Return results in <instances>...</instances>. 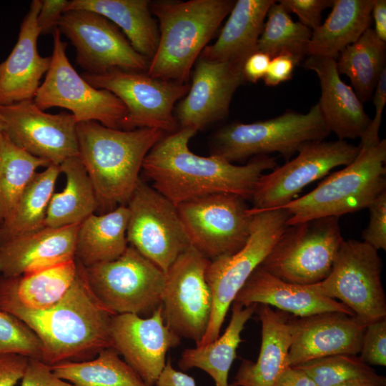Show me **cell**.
<instances>
[{"instance_id":"obj_35","label":"cell","mask_w":386,"mask_h":386,"mask_svg":"<svg viewBox=\"0 0 386 386\" xmlns=\"http://www.w3.org/2000/svg\"><path fill=\"white\" fill-rule=\"evenodd\" d=\"M76 272L77 262L72 259L18 277H6L23 306L30 310H44L65 295Z\"/></svg>"},{"instance_id":"obj_1","label":"cell","mask_w":386,"mask_h":386,"mask_svg":"<svg viewBox=\"0 0 386 386\" xmlns=\"http://www.w3.org/2000/svg\"><path fill=\"white\" fill-rule=\"evenodd\" d=\"M76 262L77 272L67 292L44 310L23 306L7 278L0 275V310L19 319L37 335L42 346L41 360L50 366L112 347L110 327L114 315L97 299L85 267Z\"/></svg>"},{"instance_id":"obj_19","label":"cell","mask_w":386,"mask_h":386,"mask_svg":"<svg viewBox=\"0 0 386 386\" xmlns=\"http://www.w3.org/2000/svg\"><path fill=\"white\" fill-rule=\"evenodd\" d=\"M112 347L139 375L146 386H155L167 352L181 342L164 323L162 306L147 317L118 314L111 322Z\"/></svg>"},{"instance_id":"obj_25","label":"cell","mask_w":386,"mask_h":386,"mask_svg":"<svg viewBox=\"0 0 386 386\" xmlns=\"http://www.w3.org/2000/svg\"><path fill=\"white\" fill-rule=\"evenodd\" d=\"M79 226L45 227L35 232L0 243V275L18 277L75 259Z\"/></svg>"},{"instance_id":"obj_30","label":"cell","mask_w":386,"mask_h":386,"mask_svg":"<svg viewBox=\"0 0 386 386\" xmlns=\"http://www.w3.org/2000/svg\"><path fill=\"white\" fill-rule=\"evenodd\" d=\"M256 307L257 304L243 306L233 302L231 319L224 333L206 345L185 349L178 362L179 368L184 371L201 369L213 379L216 386H229V372L242 342L241 333Z\"/></svg>"},{"instance_id":"obj_13","label":"cell","mask_w":386,"mask_h":386,"mask_svg":"<svg viewBox=\"0 0 386 386\" xmlns=\"http://www.w3.org/2000/svg\"><path fill=\"white\" fill-rule=\"evenodd\" d=\"M127 207L128 243L167 272L191 246L177 206L140 179Z\"/></svg>"},{"instance_id":"obj_2","label":"cell","mask_w":386,"mask_h":386,"mask_svg":"<svg viewBox=\"0 0 386 386\" xmlns=\"http://www.w3.org/2000/svg\"><path fill=\"white\" fill-rule=\"evenodd\" d=\"M197 130L179 128L165 135L146 156L142 170L153 181V187L178 204L206 195L230 193L250 199L259 177L277 167L268 155L252 157L248 163L236 165L211 154H194L189 142Z\"/></svg>"},{"instance_id":"obj_27","label":"cell","mask_w":386,"mask_h":386,"mask_svg":"<svg viewBox=\"0 0 386 386\" xmlns=\"http://www.w3.org/2000/svg\"><path fill=\"white\" fill-rule=\"evenodd\" d=\"M274 1H236L217 40L207 45L199 57L243 67L246 59L257 51L267 11Z\"/></svg>"},{"instance_id":"obj_16","label":"cell","mask_w":386,"mask_h":386,"mask_svg":"<svg viewBox=\"0 0 386 386\" xmlns=\"http://www.w3.org/2000/svg\"><path fill=\"white\" fill-rule=\"evenodd\" d=\"M359 146L346 140L316 141L307 144L297 156L257 181L251 201L250 212L276 209L297 199L312 182L327 175L332 169L353 161Z\"/></svg>"},{"instance_id":"obj_37","label":"cell","mask_w":386,"mask_h":386,"mask_svg":"<svg viewBox=\"0 0 386 386\" xmlns=\"http://www.w3.org/2000/svg\"><path fill=\"white\" fill-rule=\"evenodd\" d=\"M51 164L36 157L0 133V224L9 216L36 169Z\"/></svg>"},{"instance_id":"obj_29","label":"cell","mask_w":386,"mask_h":386,"mask_svg":"<svg viewBox=\"0 0 386 386\" xmlns=\"http://www.w3.org/2000/svg\"><path fill=\"white\" fill-rule=\"evenodd\" d=\"M374 0H333L326 20L312 31L307 56L336 59L372 22Z\"/></svg>"},{"instance_id":"obj_26","label":"cell","mask_w":386,"mask_h":386,"mask_svg":"<svg viewBox=\"0 0 386 386\" xmlns=\"http://www.w3.org/2000/svg\"><path fill=\"white\" fill-rule=\"evenodd\" d=\"M255 312L261 323L259 356L256 362L242 360L232 383L237 386H274L289 367L291 316L264 304H257Z\"/></svg>"},{"instance_id":"obj_12","label":"cell","mask_w":386,"mask_h":386,"mask_svg":"<svg viewBox=\"0 0 386 386\" xmlns=\"http://www.w3.org/2000/svg\"><path fill=\"white\" fill-rule=\"evenodd\" d=\"M83 79L96 89L113 93L126 106L122 130L157 129L174 133L179 129L173 112L175 103L186 95L190 84L151 77L145 72L113 69L102 74L84 72Z\"/></svg>"},{"instance_id":"obj_8","label":"cell","mask_w":386,"mask_h":386,"mask_svg":"<svg viewBox=\"0 0 386 386\" xmlns=\"http://www.w3.org/2000/svg\"><path fill=\"white\" fill-rule=\"evenodd\" d=\"M343 241L339 217L287 225L259 266L290 283L317 284L330 273Z\"/></svg>"},{"instance_id":"obj_43","label":"cell","mask_w":386,"mask_h":386,"mask_svg":"<svg viewBox=\"0 0 386 386\" xmlns=\"http://www.w3.org/2000/svg\"><path fill=\"white\" fill-rule=\"evenodd\" d=\"M290 13L295 14L299 21L312 31L322 23V13L331 7L333 0H279L278 1Z\"/></svg>"},{"instance_id":"obj_42","label":"cell","mask_w":386,"mask_h":386,"mask_svg":"<svg viewBox=\"0 0 386 386\" xmlns=\"http://www.w3.org/2000/svg\"><path fill=\"white\" fill-rule=\"evenodd\" d=\"M369 222L362 233L364 242L376 250L386 249V191L378 195L367 207Z\"/></svg>"},{"instance_id":"obj_24","label":"cell","mask_w":386,"mask_h":386,"mask_svg":"<svg viewBox=\"0 0 386 386\" xmlns=\"http://www.w3.org/2000/svg\"><path fill=\"white\" fill-rule=\"evenodd\" d=\"M234 302L243 306L264 304L274 307L295 317H305L322 312H337L355 315L337 300L313 290L310 285L284 281L257 267L237 293Z\"/></svg>"},{"instance_id":"obj_22","label":"cell","mask_w":386,"mask_h":386,"mask_svg":"<svg viewBox=\"0 0 386 386\" xmlns=\"http://www.w3.org/2000/svg\"><path fill=\"white\" fill-rule=\"evenodd\" d=\"M41 1L33 0L24 18L18 40L5 61L0 64V105L34 99L40 80L51 64L37 49L40 30L37 17Z\"/></svg>"},{"instance_id":"obj_52","label":"cell","mask_w":386,"mask_h":386,"mask_svg":"<svg viewBox=\"0 0 386 386\" xmlns=\"http://www.w3.org/2000/svg\"><path fill=\"white\" fill-rule=\"evenodd\" d=\"M371 15L374 20L375 33L382 41L386 42V1L374 0Z\"/></svg>"},{"instance_id":"obj_49","label":"cell","mask_w":386,"mask_h":386,"mask_svg":"<svg viewBox=\"0 0 386 386\" xmlns=\"http://www.w3.org/2000/svg\"><path fill=\"white\" fill-rule=\"evenodd\" d=\"M372 99L375 106V113L374 118L371 119L370 124L367 131L379 134L382 114L386 104V69L383 70L379 78Z\"/></svg>"},{"instance_id":"obj_32","label":"cell","mask_w":386,"mask_h":386,"mask_svg":"<svg viewBox=\"0 0 386 386\" xmlns=\"http://www.w3.org/2000/svg\"><path fill=\"white\" fill-rule=\"evenodd\" d=\"M59 168L66 185L51 198L45 219L47 227L80 224L98 209L93 184L79 157L67 159Z\"/></svg>"},{"instance_id":"obj_34","label":"cell","mask_w":386,"mask_h":386,"mask_svg":"<svg viewBox=\"0 0 386 386\" xmlns=\"http://www.w3.org/2000/svg\"><path fill=\"white\" fill-rule=\"evenodd\" d=\"M59 166L51 164L36 172L8 218L0 224V243L45 227V219L59 174Z\"/></svg>"},{"instance_id":"obj_38","label":"cell","mask_w":386,"mask_h":386,"mask_svg":"<svg viewBox=\"0 0 386 386\" xmlns=\"http://www.w3.org/2000/svg\"><path fill=\"white\" fill-rule=\"evenodd\" d=\"M259 36L257 51L271 58L286 54L299 64L308 55L312 30L300 21H295L279 2L274 1L267 14Z\"/></svg>"},{"instance_id":"obj_51","label":"cell","mask_w":386,"mask_h":386,"mask_svg":"<svg viewBox=\"0 0 386 386\" xmlns=\"http://www.w3.org/2000/svg\"><path fill=\"white\" fill-rule=\"evenodd\" d=\"M274 386H317L303 370L296 367H287Z\"/></svg>"},{"instance_id":"obj_20","label":"cell","mask_w":386,"mask_h":386,"mask_svg":"<svg viewBox=\"0 0 386 386\" xmlns=\"http://www.w3.org/2000/svg\"><path fill=\"white\" fill-rule=\"evenodd\" d=\"M193 71L192 84L174 116L179 128L199 131L228 115L234 94L245 80L242 66L199 56Z\"/></svg>"},{"instance_id":"obj_53","label":"cell","mask_w":386,"mask_h":386,"mask_svg":"<svg viewBox=\"0 0 386 386\" xmlns=\"http://www.w3.org/2000/svg\"><path fill=\"white\" fill-rule=\"evenodd\" d=\"M337 386H386V380H355L345 382Z\"/></svg>"},{"instance_id":"obj_50","label":"cell","mask_w":386,"mask_h":386,"mask_svg":"<svg viewBox=\"0 0 386 386\" xmlns=\"http://www.w3.org/2000/svg\"><path fill=\"white\" fill-rule=\"evenodd\" d=\"M155 386H197L194 379L175 370L169 360L159 375Z\"/></svg>"},{"instance_id":"obj_17","label":"cell","mask_w":386,"mask_h":386,"mask_svg":"<svg viewBox=\"0 0 386 386\" xmlns=\"http://www.w3.org/2000/svg\"><path fill=\"white\" fill-rule=\"evenodd\" d=\"M58 29L76 49V62L86 73L113 69L147 71L149 61L131 45L119 28L106 17L84 9L63 13Z\"/></svg>"},{"instance_id":"obj_28","label":"cell","mask_w":386,"mask_h":386,"mask_svg":"<svg viewBox=\"0 0 386 386\" xmlns=\"http://www.w3.org/2000/svg\"><path fill=\"white\" fill-rule=\"evenodd\" d=\"M96 12L120 28L133 48L150 61L159 44V31L148 0H71L66 11Z\"/></svg>"},{"instance_id":"obj_7","label":"cell","mask_w":386,"mask_h":386,"mask_svg":"<svg viewBox=\"0 0 386 386\" xmlns=\"http://www.w3.org/2000/svg\"><path fill=\"white\" fill-rule=\"evenodd\" d=\"M250 212L253 214L250 234L244 247L233 254L210 260L207 267L205 279L211 290L212 307L207 332L197 347L219 336L235 297L279 239L290 217L284 208Z\"/></svg>"},{"instance_id":"obj_14","label":"cell","mask_w":386,"mask_h":386,"mask_svg":"<svg viewBox=\"0 0 386 386\" xmlns=\"http://www.w3.org/2000/svg\"><path fill=\"white\" fill-rule=\"evenodd\" d=\"M177 207L191 245L210 260L233 254L249 237L253 214L239 195L212 194Z\"/></svg>"},{"instance_id":"obj_36","label":"cell","mask_w":386,"mask_h":386,"mask_svg":"<svg viewBox=\"0 0 386 386\" xmlns=\"http://www.w3.org/2000/svg\"><path fill=\"white\" fill-rule=\"evenodd\" d=\"M113 347L100 351L86 361H65L51 365L52 371L74 386H146L139 375L119 357Z\"/></svg>"},{"instance_id":"obj_45","label":"cell","mask_w":386,"mask_h":386,"mask_svg":"<svg viewBox=\"0 0 386 386\" xmlns=\"http://www.w3.org/2000/svg\"><path fill=\"white\" fill-rule=\"evenodd\" d=\"M69 1L43 0L37 17L40 34H52L58 28L59 20L66 11Z\"/></svg>"},{"instance_id":"obj_48","label":"cell","mask_w":386,"mask_h":386,"mask_svg":"<svg viewBox=\"0 0 386 386\" xmlns=\"http://www.w3.org/2000/svg\"><path fill=\"white\" fill-rule=\"evenodd\" d=\"M271 57L262 51H257L244 61L242 73L245 81L257 83L264 77Z\"/></svg>"},{"instance_id":"obj_46","label":"cell","mask_w":386,"mask_h":386,"mask_svg":"<svg viewBox=\"0 0 386 386\" xmlns=\"http://www.w3.org/2000/svg\"><path fill=\"white\" fill-rule=\"evenodd\" d=\"M29 357L18 354L0 355V386H15L22 378Z\"/></svg>"},{"instance_id":"obj_41","label":"cell","mask_w":386,"mask_h":386,"mask_svg":"<svg viewBox=\"0 0 386 386\" xmlns=\"http://www.w3.org/2000/svg\"><path fill=\"white\" fill-rule=\"evenodd\" d=\"M360 353L367 365H386V317L367 325Z\"/></svg>"},{"instance_id":"obj_9","label":"cell","mask_w":386,"mask_h":386,"mask_svg":"<svg viewBox=\"0 0 386 386\" xmlns=\"http://www.w3.org/2000/svg\"><path fill=\"white\" fill-rule=\"evenodd\" d=\"M85 269L93 292L114 315L147 317L162 306L166 272L130 245L116 259Z\"/></svg>"},{"instance_id":"obj_4","label":"cell","mask_w":386,"mask_h":386,"mask_svg":"<svg viewBox=\"0 0 386 386\" xmlns=\"http://www.w3.org/2000/svg\"><path fill=\"white\" fill-rule=\"evenodd\" d=\"M232 0L150 1L159 21V39L147 74L151 77L188 83L193 64L230 13Z\"/></svg>"},{"instance_id":"obj_21","label":"cell","mask_w":386,"mask_h":386,"mask_svg":"<svg viewBox=\"0 0 386 386\" xmlns=\"http://www.w3.org/2000/svg\"><path fill=\"white\" fill-rule=\"evenodd\" d=\"M367 325L355 315L337 312L292 316L288 365L335 355H357Z\"/></svg>"},{"instance_id":"obj_5","label":"cell","mask_w":386,"mask_h":386,"mask_svg":"<svg viewBox=\"0 0 386 386\" xmlns=\"http://www.w3.org/2000/svg\"><path fill=\"white\" fill-rule=\"evenodd\" d=\"M358 146L352 162L309 193L279 207L290 214L287 225L362 210L386 191V140L365 134Z\"/></svg>"},{"instance_id":"obj_40","label":"cell","mask_w":386,"mask_h":386,"mask_svg":"<svg viewBox=\"0 0 386 386\" xmlns=\"http://www.w3.org/2000/svg\"><path fill=\"white\" fill-rule=\"evenodd\" d=\"M4 354H18L41 360L42 346L27 325L0 310V355Z\"/></svg>"},{"instance_id":"obj_47","label":"cell","mask_w":386,"mask_h":386,"mask_svg":"<svg viewBox=\"0 0 386 386\" xmlns=\"http://www.w3.org/2000/svg\"><path fill=\"white\" fill-rule=\"evenodd\" d=\"M298 65L290 56L279 54L272 57L263 78L264 84L275 86L292 79L295 66Z\"/></svg>"},{"instance_id":"obj_18","label":"cell","mask_w":386,"mask_h":386,"mask_svg":"<svg viewBox=\"0 0 386 386\" xmlns=\"http://www.w3.org/2000/svg\"><path fill=\"white\" fill-rule=\"evenodd\" d=\"M0 112L2 132L30 154L57 166L79 157L78 122L71 113H46L34 99L0 105Z\"/></svg>"},{"instance_id":"obj_10","label":"cell","mask_w":386,"mask_h":386,"mask_svg":"<svg viewBox=\"0 0 386 386\" xmlns=\"http://www.w3.org/2000/svg\"><path fill=\"white\" fill-rule=\"evenodd\" d=\"M378 251L355 239L342 242L329 275L309 284L327 297L339 300L368 324L386 317V297Z\"/></svg>"},{"instance_id":"obj_44","label":"cell","mask_w":386,"mask_h":386,"mask_svg":"<svg viewBox=\"0 0 386 386\" xmlns=\"http://www.w3.org/2000/svg\"><path fill=\"white\" fill-rule=\"evenodd\" d=\"M21 386H74L58 377L51 366L40 360L29 358Z\"/></svg>"},{"instance_id":"obj_55","label":"cell","mask_w":386,"mask_h":386,"mask_svg":"<svg viewBox=\"0 0 386 386\" xmlns=\"http://www.w3.org/2000/svg\"><path fill=\"white\" fill-rule=\"evenodd\" d=\"M229 386H237V385H236L232 383L231 385H229Z\"/></svg>"},{"instance_id":"obj_31","label":"cell","mask_w":386,"mask_h":386,"mask_svg":"<svg viewBox=\"0 0 386 386\" xmlns=\"http://www.w3.org/2000/svg\"><path fill=\"white\" fill-rule=\"evenodd\" d=\"M128 219L127 205L87 217L79 226L75 259L89 267L118 258L128 247Z\"/></svg>"},{"instance_id":"obj_33","label":"cell","mask_w":386,"mask_h":386,"mask_svg":"<svg viewBox=\"0 0 386 386\" xmlns=\"http://www.w3.org/2000/svg\"><path fill=\"white\" fill-rule=\"evenodd\" d=\"M386 42L373 29H367L353 44L345 47L335 59L340 75H346L360 101L372 99L379 78L386 69Z\"/></svg>"},{"instance_id":"obj_11","label":"cell","mask_w":386,"mask_h":386,"mask_svg":"<svg viewBox=\"0 0 386 386\" xmlns=\"http://www.w3.org/2000/svg\"><path fill=\"white\" fill-rule=\"evenodd\" d=\"M51 64L34 102L42 110L61 107L71 112L77 122H96L120 129L127 114L124 103L113 93L96 89L79 75L66 56L67 44L58 28L53 33Z\"/></svg>"},{"instance_id":"obj_23","label":"cell","mask_w":386,"mask_h":386,"mask_svg":"<svg viewBox=\"0 0 386 386\" xmlns=\"http://www.w3.org/2000/svg\"><path fill=\"white\" fill-rule=\"evenodd\" d=\"M305 66L319 79L321 94L317 104L330 133L340 140L361 139L371 119L353 89L341 79L335 59L308 56Z\"/></svg>"},{"instance_id":"obj_6","label":"cell","mask_w":386,"mask_h":386,"mask_svg":"<svg viewBox=\"0 0 386 386\" xmlns=\"http://www.w3.org/2000/svg\"><path fill=\"white\" fill-rule=\"evenodd\" d=\"M330 133L316 104L305 114L288 111L264 121L227 124L214 134L212 154L232 163L277 152L287 162L302 147L325 140Z\"/></svg>"},{"instance_id":"obj_3","label":"cell","mask_w":386,"mask_h":386,"mask_svg":"<svg viewBox=\"0 0 386 386\" xmlns=\"http://www.w3.org/2000/svg\"><path fill=\"white\" fill-rule=\"evenodd\" d=\"M79 157L93 184L102 214L127 205L151 149L166 134L157 129L122 130L96 122L77 123Z\"/></svg>"},{"instance_id":"obj_54","label":"cell","mask_w":386,"mask_h":386,"mask_svg":"<svg viewBox=\"0 0 386 386\" xmlns=\"http://www.w3.org/2000/svg\"><path fill=\"white\" fill-rule=\"evenodd\" d=\"M2 131H3V121H2V117L0 112V133L2 132Z\"/></svg>"},{"instance_id":"obj_39","label":"cell","mask_w":386,"mask_h":386,"mask_svg":"<svg viewBox=\"0 0 386 386\" xmlns=\"http://www.w3.org/2000/svg\"><path fill=\"white\" fill-rule=\"evenodd\" d=\"M294 367L306 372L317 386H337L355 380H386L355 355L327 356Z\"/></svg>"},{"instance_id":"obj_15","label":"cell","mask_w":386,"mask_h":386,"mask_svg":"<svg viewBox=\"0 0 386 386\" xmlns=\"http://www.w3.org/2000/svg\"><path fill=\"white\" fill-rule=\"evenodd\" d=\"M209 261L191 245L166 272L162 294L164 323L196 346L207 332L212 313V293L205 279Z\"/></svg>"}]
</instances>
